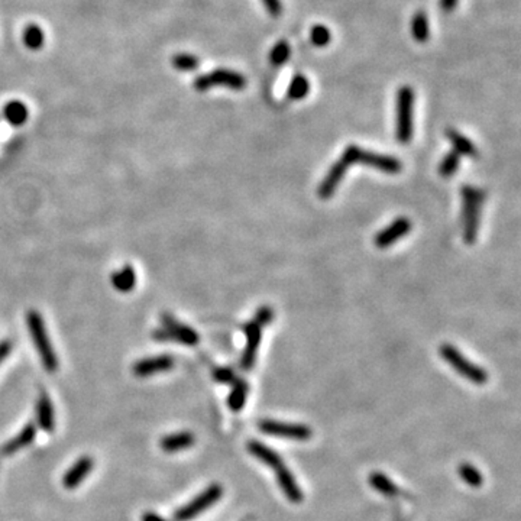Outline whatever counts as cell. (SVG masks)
Returning a JSON list of instances; mask_svg holds the SVG:
<instances>
[{"instance_id": "25", "label": "cell", "mask_w": 521, "mask_h": 521, "mask_svg": "<svg viewBox=\"0 0 521 521\" xmlns=\"http://www.w3.org/2000/svg\"><path fill=\"white\" fill-rule=\"evenodd\" d=\"M22 41L31 51H39L45 44V34L36 24H29L22 32Z\"/></svg>"}, {"instance_id": "28", "label": "cell", "mask_w": 521, "mask_h": 521, "mask_svg": "<svg viewBox=\"0 0 521 521\" xmlns=\"http://www.w3.org/2000/svg\"><path fill=\"white\" fill-rule=\"evenodd\" d=\"M309 91H310L309 80L302 74H297L290 82V86L287 89V96L291 100H302L309 94Z\"/></svg>"}, {"instance_id": "4", "label": "cell", "mask_w": 521, "mask_h": 521, "mask_svg": "<svg viewBox=\"0 0 521 521\" xmlns=\"http://www.w3.org/2000/svg\"><path fill=\"white\" fill-rule=\"evenodd\" d=\"M439 353L453 369H456L459 375H462L467 379H469L472 384L484 386L488 381L490 378L488 372L484 368L472 364L471 360L460 353L453 345H449V344L442 345L439 348Z\"/></svg>"}, {"instance_id": "1", "label": "cell", "mask_w": 521, "mask_h": 521, "mask_svg": "<svg viewBox=\"0 0 521 521\" xmlns=\"http://www.w3.org/2000/svg\"><path fill=\"white\" fill-rule=\"evenodd\" d=\"M460 196H462L464 239L468 245H474L478 239L480 207H483V203L485 200V193L484 190L472 186H462V189H460Z\"/></svg>"}, {"instance_id": "34", "label": "cell", "mask_w": 521, "mask_h": 521, "mask_svg": "<svg viewBox=\"0 0 521 521\" xmlns=\"http://www.w3.org/2000/svg\"><path fill=\"white\" fill-rule=\"evenodd\" d=\"M213 378L217 381V383L222 384H233V381L236 379V375L233 369L230 368H216L213 372Z\"/></svg>"}, {"instance_id": "36", "label": "cell", "mask_w": 521, "mask_h": 521, "mask_svg": "<svg viewBox=\"0 0 521 521\" xmlns=\"http://www.w3.org/2000/svg\"><path fill=\"white\" fill-rule=\"evenodd\" d=\"M10 352V344L8 342V340H5V342L0 344V364L3 362V359L9 355Z\"/></svg>"}, {"instance_id": "24", "label": "cell", "mask_w": 521, "mask_h": 521, "mask_svg": "<svg viewBox=\"0 0 521 521\" xmlns=\"http://www.w3.org/2000/svg\"><path fill=\"white\" fill-rule=\"evenodd\" d=\"M112 284L120 293H129L136 284V274L131 265H125L122 270L112 275Z\"/></svg>"}, {"instance_id": "12", "label": "cell", "mask_w": 521, "mask_h": 521, "mask_svg": "<svg viewBox=\"0 0 521 521\" xmlns=\"http://www.w3.org/2000/svg\"><path fill=\"white\" fill-rule=\"evenodd\" d=\"M175 365L174 359L170 355H158L152 358H145L142 360H138L133 365V375L139 378H145L156 374L168 372Z\"/></svg>"}, {"instance_id": "30", "label": "cell", "mask_w": 521, "mask_h": 521, "mask_svg": "<svg viewBox=\"0 0 521 521\" xmlns=\"http://www.w3.org/2000/svg\"><path fill=\"white\" fill-rule=\"evenodd\" d=\"M459 164H460L459 154H456L455 151H450L449 154L445 155V158L442 159V163H440V166H439L440 177H443V178L453 177L455 173L459 168Z\"/></svg>"}, {"instance_id": "29", "label": "cell", "mask_w": 521, "mask_h": 521, "mask_svg": "<svg viewBox=\"0 0 521 521\" xmlns=\"http://www.w3.org/2000/svg\"><path fill=\"white\" fill-rule=\"evenodd\" d=\"M171 66L178 71H183V73L187 71L189 73V71H194L200 66V61H198V58L196 55L182 52V54H175L173 57Z\"/></svg>"}, {"instance_id": "10", "label": "cell", "mask_w": 521, "mask_h": 521, "mask_svg": "<svg viewBox=\"0 0 521 521\" xmlns=\"http://www.w3.org/2000/svg\"><path fill=\"white\" fill-rule=\"evenodd\" d=\"M411 230V222L409 217H398L395 219L391 225H388L386 229L379 230L374 239V244L379 249H386L392 247L398 239L409 235Z\"/></svg>"}, {"instance_id": "18", "label": "cell", "mask_w": 521, "mask_h": 521, "mask_svg": "<svg viewBox=\"0 0 521 521\" xmlns=\"http://www.w3.org/2000/svg\"><path fill=\"white\" fill-rule=\"evenodd\" d=\"M36 414H38V423L41 426L44 432L51 433L55 426V420H54V409L50 397L43 392L38 398L36 403Z\"/></svg>"}, {"instance_id": "22", "label": "cell", "mask_w": 521, "mask_h": 521, "mask_svg": "<svg viewBox=\"0 0 521 521\" xmlns=\"http://www.w3.org/2000/svg\"><path fill=\"white\" fill-rule=\"evenodd\" d=\"M29 112L25 103L19 102V100H12V102L6 103L3 108V117L6 122L12 126H22L28 120Z\"/></svg>"}, {"instance_id": "16", "label": "cell", "mask_w": 521, "mask_h": 521, "mask_svg": "<svg viewBox=\"0 0 521 521\" xmlns=\"http://www.w3.org/2000/svg\"><path fill=\"white\" fill-rule=\"evenodd\" d=\"M247 448H248V452L252 456H255L256 459H259L260 462L265 464L270 468H272L274 471H277L278 468L284 467L283 457L279 456L274 449H271L270 446H267L264 443H260V442H256V440H251Z\"/></svg>"}, {"instance_id": "14", "label": "cell", "mask_w": 521, "mask_h": 521, "mask_svg": "<svg viewBox=\"0 0 521 521\" xmlns=\"http://www.w3.org/2000/svg\"><path fill=\"white\" fill-rule=\"evenodd\" d=\"M275 474H277L278 485H279V488H281V491L284 492V495L287 497L290 503H293V504L303 503L304 494H303L302 490H300L293 472L288 468L281 467V468H278L275 471Z\"/></svg>"}, {"instance_id": "7", "label": "cell", "mask_w": 521, "mask_h": 521, "mask_svg": "<svg viewBox=\"0 0 521 521\" xmlns=\"http://www.w3.org/2000/svg\"><path fill=\"white\" fill-rule=\"evenodd\" d=\"M163 320V328L154 332V339L161 340V342H167V340H175V342L184 344L189 346H194L198 344V333L191 329L187 325L179 323L177 318H174L171 314L166 313L161 316Z\"/></svg>"}, {"instance_id": "11", "label": "cell", "mask_w": 521, "mask_h": 521, "mask_svg": "<svg viewBox=\"0 0 521 521\" xmlns=\"http://www.w3.org/2000/svg\"><path fill=\"white\" fill-rule=\"evenodd\" d=\"M244 332L247 335V346L242 352V359H240V365L244 369L249 371L256 360L258 348L260 344V336H263V328H260L255 320L244 325Z\"/></svg>"}, {"instance_id": "27", "label": "cell", "mask_w": 521, "mask_h": 521, "mask_svg": "<svg viewBox=\"0 0 521 521\" xmlns=\"http://www.w3.org/2000/svg\"><path fill=\"white\" fill-rule=\"evenodd\" d=\"M411 34H413V38L418 43H426L429 39L430 28H429V21L425 12H418L414 15L413 22H411Z\"/></svg>"}, {"instance_id": "5", "label": "cell", "mask_w": 521, "mask_h": 521, "mask_svg": "<svg viewBox=\"0 0 521 521\" xmlns=\"http://www.w3.org/2000/svg\"><path fill=\"white\" fill-rule=\"evenodd\" d=\"M413 105L414 91L411 87L404 86L397 94V139L399 144L407 145L413 138Z\"/></svg>"}, {"instance_id": "31", "label": "cell", "mask_w": 521, "mask_h": 521, "mask_svg": "<svg viewBox=\"0 0 521 521\" xmlns=\"http://www.w3.org/2000/svg\"><path fill=\"white\" fill-rule=\"evenodd\" d=\"M288 57H290V47L286 41H281V43H278L271 51V63L274 66H281L287 61Z\"/></svg>"}, {"instance_id": "38", "label": "cell", "mask_w": 521, "mask_h": 521, "mask_svg": "<svg viewBox=\"0 0 521 521\" xmlns=\"http://www.w3.org/2000/svg\"><path fill=\"white\" fill-rule=\"evenodd\" d=\"M457 3V0H442V8L445 10H452Z\"/></svg>"}, {"instance_id": "2", "label": "cell", "mask_w": 521, "mask_h": 521, "mask_svg": "<svg viewBox=\"0 0 521 521\" xmlns=\"http://www.w3.org/2000/svg\"><path fill=\"white\" fill-rule=\"evenodd\" d=\"M344 161L351 167L353 164H362L371 168H375L378 171H383L387 174H398L403 170V164L398 158L391 155L378 154L374 151H368L360 148L358 145H348L340 156Z\"/></svg>"}, {"instance_id": "32", "label": "cell", "mask_w": 521, "mask_h": 521, "mask_svg": "<svg viewBox=\"0 0 521 521\" xmlns=\"http://www.w3.org/2000/svg\"><path fill=\"white\" fill-rule=\"evenodd\" d=\"M310 36H311V43L316 45V47H325L329 44L330 41V32L326 27L323 25H316L311 28V32H310Z\"/></svg>"}, {"instance_id": "9", "label": "cell", "mask_w": 521, "mask_h": 521, "mask_svg": "<svg viewBox=\"0 0 521 521\" xmlns=\"http://www.w3.org/2000/svg\"><path fill=\"white\" fill-rule=\"evenodd\" d=\"M259 430L271 434V436H279V437H288L294 440H309L313 436V432L306 425H298V423H286V422H277V420H260L258 423Z\"/></svg>"}, {"instance_id": "3", "label": "cell", "mask_w": 521, "mask_h": 521, "mask_svg": "<svg viewBox=\"0 0 521 521\" xmlns=\"http://www.w3.org/2000/svg\"><path fill=\"white\" fill-rule=\"evenodd\" d=\"M27 323H28V329L32 337V342L39 353V358H41L44 368L48 372H55L58 369V359L50 342L48 332L45 329L41 314H39L36 310H31L27 314Z\"/></svg>"}, {"instance_id": "33", "label": "cell", "mask_w": 521, "mask_h": 521, "mask_svg": "<svg viewBox=\"0 0 521 521\" xmlns=\"http://www.w3.org/2000/svg\"><path fill=\"white\" fill-rule=\"evenodd\" d=\"M272 318H274V310H272L270 306H260V307L256 310L255 317H254V320H255V322H256L260 328L270 325V323L272 322Z\"/></svg>"}, {"instance_id": "13", "label": "cell", "mask_w": 521, "mask_h": 521, "mask_svg": "<svg viewBox=\"0 0 521 521\" xmlns=\"http://www.w3.org/2000/svg\"><path fill=\"white\" fill-rule=\"evenodd\" d=\"M348 168H349V166L344 161L342 158L337 159L336 163H333V166L328 171L326 177L323 178V182L320 183V186H318L317 194H318L320 198H322V200H329L335 194V191L339 187L340 182H342V179H344Z\"/></svg>"}, {"instance_id": "19", "label": "cell", "mask_w": 521, "mask_h": 521, "mask_svg": "<svg viewBox=\"0 0 521 521\" xmlns=\"http://www.w3.org/2000/svg\"><path fill=\"white\" fill-rule=\"evenodd\" d=\"M446 138L448 141L452 144L453 149L459 155H465V156H478V149L471 142V139H468L465 135L460 133L459 131L453 128L446 129Z\"/></svg>"}, {"instance_id": "21", "label": "cell", "mask_w": 521, "mask_h": 521, "mask_svg": "<svg viewBox=\"0 0 521 521\" xmlns=\"http://www.w3.org/2000/svg\"><path fill=\"white\" fill-rule=\"evenodd\" d=\"M249 392V386L245 379L236 378L232 384V391L228 397V406L232 411H240L244 409Z\"/></svg>"}, {"instance_id": "37", "label": "cell", "mask_w": 521, "mask_h": 521, "mask_svg": "<svg viewBox=\"0 0 521 521\" xmlns=\"http://www.w3.org/2000/svg\"><path fill=\"white\" fill-rule=\"evenodd\" d=\"M142 521H167V520L163 518L161 515L155 514V513H147V514H144Z\"/></svg>"}, {"instance_id": "15", "label": "cell", "mask_w": 521, "mask_h": 521, "mask_svg": "<svg viewBox=\"0 0 521 521\" xmlns=\"http://www.w3.org/2000/svg\"><path fill=\"white\" fill-rule=\"evenodd\" d=\"M93 467H94V462H93L91 457H89V456L80 457L77 462L66 472V475L63 478L64 487L67 490L77 488L87 478V475L90 474Z\"/></svg>"}, {"instance_id": "17", "label": "cell", "mask_w": 521, "mask_h": 521, "mask_svg": "<svg viewBox=\"0 0 521 521\" xmlns=\"http://www.w3.org/2000/svg\"><path fill=\"white\" fill-rule=\"evenodd\" d=\"M196 439L194 434L190 432H179V433H173L161 439L159 442V446H161L163 450L168 453H174L178 450H184L189 449L194 445Z\"/></svg>"}, {"instance_id": "26", "label": "cell", "mask_w": 521, "mask_h": 521, "mask_svg": "<svg viewBox=\"0 0 521 521\" xmlns=\"http://www.w3.org/2000/svg\"><path fill=\"white\" fill-rule=\"evenodd\" d=\"M457 474H459L460 479L465 480V483L472 488H479L480 485L484 484L483 474H480V471L476 467H474L468 462L459 465Z\"/></svg>"}, {"instance_id": "6", "label": "cell", "mask_w": 521, "mask_h": 521, "mask_svg": "<svg viewBox=\"0 0 521 521\" xmlns=\"http://www.w3.org/2000/svg\"><path fill=\"white\" fill-rule=\"evenodd\" d=\"M216 86L228 87L232 90H242L247 87V78L236 71L226 70V68H217L209 74L198 75L193 83V87L197 91H206Z\"/></svg>"}, {"instance_id": "23", "label": "cell", "mask_w": 521, "mask_h": 521, "mask_svg": "<svg viewBox=\"0 0 521 521\" xmlns=\"http://www.w3.org/2000/svg\"><path fill=\"white\" fill-rule=\"evenodd\" d=\"M369 485L379 494L387 497H397L399 494L398 485L383 472H372L368 478Z\"/></svg>"}, {"instance_id": "35", "label": "cell", "mask_w": 521, "mask_h": 521, "mask_svg": "<svg viewBox=\"0 0 521 521\" xmlns=\"http://www.w3.org/2000/svg\"><path fill=\"white\" fill-rule=\"evenodd\" d=\"M263 3L272 16L281 15V10H283L281 0H263Z\"/></svg>"}, {"instance_id": "20", "label": "cell", "mask_w": 521, "mask_h": 521, "mask_svg": "<svg viewBox=\"0 0 521 521\" xmlns=\"http://www.w3.org/2000/svg\"><path fill=\"white\" fill-rule=\"evenodd\" d=\"M36 436V429L34 425H27L21 432H19L13 439H10L9 442L3 446V453L5 455H13L17 450H21L27 446H29Z\"/></svg>"}, {"instance_id": "8", "label": "cell", "mask_w": 521, "mask_h": 521, "mask_svg": "<svg viewBox=\"0 0 521 521\" xmlns=\"http://www.w3.org/2000/svg\"><path fill=\"white\" fill-rule=\"evenodd\" d=\"M223 488L219 484H213L207 487L202 494H198L196 498H193L189 504L178 508L174 514V518L177 521H190L205 513L207 508H210L213 504L222 498Z\"/></svg>"}]
</instances>
